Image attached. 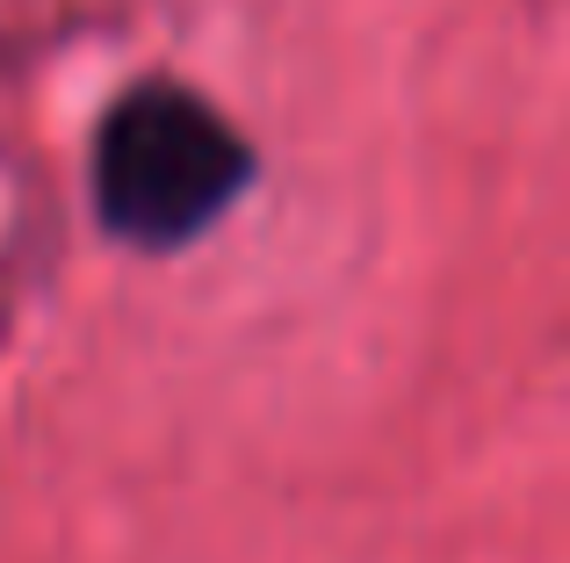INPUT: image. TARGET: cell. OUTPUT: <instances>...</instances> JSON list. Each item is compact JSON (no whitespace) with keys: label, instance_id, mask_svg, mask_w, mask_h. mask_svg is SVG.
<instances>
[{"label":"cell","instance_id":"1","mask_svg":"<svg viewBox=\"0 0 570 563\" xmlns=\"http://www.w3.org/2000/svg\"><path fill=\"white\" fill-rule=\"evenodd\" d=\"M253 181L238 124L181 80H138L95 130V210L145 254L203 239Z\"/></svg>","mask_w":570,"mask_h":563}]
</instances>
